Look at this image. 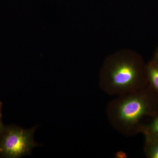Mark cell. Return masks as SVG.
I'll return each instance as SVG.
<instances>
[{"label":"cell","mask_w":158,"mask_h":158,"mask_svg":"<svg viewBox=\"0 0 158 158\" xmlns=\"http://www.w3.org/2000/svg\"><path fill=\"white\" fill-rule=\"evenodd\" d=\"M152 60L158 63V48L156 50L154 56Z\"/></svg>","instance_id":"9"},{"label":"cell","mask_w":158,"mask_h":158,"mask_svg":"<svg viewBox=\"0 0 158 158\" xmlns=\"http://www.w3.org/2000/svg\"><path fill=\"white\" fill-rule=\"evenodd\" d=\"M151 121L147 125H143L140 133L145 137L158 140V113L152 116Z\"/></svg>","instance_id":"5"},{"label":"cell","mask_w":158,"mask_h":158,"mask_svg":"<svg viewBox=\"0 0 158 158\" xmlns=\"http://www.w3.org/2000/svg\"><path fill=\"white\" fill-rule=\"evenodd\" d=\"M144 154L148 158H158V140L145 137Z\"/></svg>","instance_id":"6"},{"label":"cell","mask_w":158,"mask_h":158,"mask_svg":"<svg viewBox=\"0 0 158 158\" xmlns=\"http://www.w3.org/2000/svg\"><path fill=\"white\" fill-rule=\"evenodd\" d=\"M158 113V94L149 85L117 96L107 106L108 121L115 130L127 136L140 133L141 121Z\"/></svg>","instance_id":"2"},{"label":"cell","mask_w":158,"mask_h":158,"mask_svg":"<svg viewBox=\"0 0 158 158\" xmlns=\"http://www.w3.org/2000/svg\"><path fill=\"white\" fill-rule=\"evenodd\" d=\"M5 128L2 122V103L0 102V135L2 133Z\"/></svg>","instance_id":"8"},{"label":"cell","mask_w":158,"mask_h":158,"mask_svg":"<svg viewBox=\"0 0 158 158\" xmlns=\"http://www.w3.org/2000/svg\"><path fill=\"white\" fill-rule=\"evenodd\" d=\"M148 84L158 94V63L152 60L145 65Z\"/></svg>","instance_id":"4"},{"label":"cell","mask_w":158,"mask_h":158,"mask_svg":"<svg viewBox=\"0 0 158 158\" xmlns=\"http://www.w3.org/2000/svg\"><path fill=\"white\" fill-rule=\"evenodd\" d=\"M115 157L116 158H127V154L123 151H119L115 154Z\"/></svg>","instance_id":"7"},{"label":"cell","mask_w":158,"mask_h":158,"mask_svg":"<svg viewBox=\"0 0 158 158\" xmlns=\"http://www.w3.org/2000/svg\"><path fill=\"white\" fill-rule=\"evenodd\" d=\"M100 88L110 95L119 96L148 86L145 65L139 54L120 50L107 57L99 77Z\"/></svg>","instance_id":"1"},{"label":"cell","mask_w":158,"mask_h":158,"mask_svg":"<svg viewBox=\"0 0 158 158\" xmlns=\"http://www.w3.org/2000/svg\"><path fill=\"white\" fill-rule=\"evenodd\" d=\"M34 130L16 127L4 129L0 141V154L9 158H19L28 154L37 146L33 138Z\"/></svg>","instance_id":"3"}]
</instances>
